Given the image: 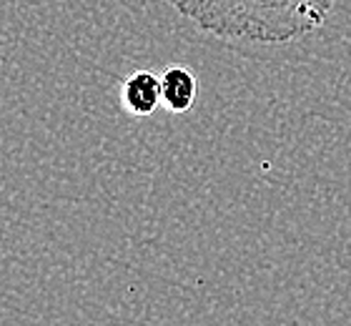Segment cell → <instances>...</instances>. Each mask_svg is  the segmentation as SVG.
Wrapping results in <instances>:
<instances>
[{"label": "cell", "instance_id": "obj_1", "mask_svg": "<svg viewBox=\"0 0 351 326\" xmlns=\"http://www.w3.org/2000/svg\"><path fill=\"white\" fill-rule=\"evenodd\" d=\"M176 13L221 40L291 43L329 21L337 0H166Z\"/></svg>", "mask_w": 351, "mask_h": 326}, {"label": "cell", "instance_id": "obj_2", "mask_svg": "<svg viewBox=\"0 0 351 326\" xmlns=\"http://www.w3.org/2000/svg\"><path fill=\"white\" fill-rule=\"evenodd\" d=\"M161 98V78L154 75L151 71H138L128 75L123 83V106L131 110L136 118L151 116Z\"/></svg>", "mask_w": 351, "mask_h": 326}, {"label": "cell", "instance_id": "obj_3", "mask_svg": "<svg viewBox=\"0 0 351 326\" xmlns=\"http://www.w3.org/2000/svg\"><path fill=\"white\" fill-rule=\"evenodd\" d=\"M161 98L163 106L173 113H186L196 101V78L189 68L173 65L161 75Z\"/></svg>", "mask_w": 351, "mask_h": 326}]
</instances>
